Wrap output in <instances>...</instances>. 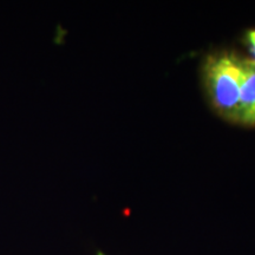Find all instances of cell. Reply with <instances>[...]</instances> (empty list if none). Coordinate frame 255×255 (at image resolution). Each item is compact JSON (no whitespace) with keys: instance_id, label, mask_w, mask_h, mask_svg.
Masks as SVG:
<instances>
[{"instance_id":"obj_2","label":"cell","mask_w":255,"mask_h":255,"mask_svg":"<svg viewBox=\"0 0 255 255\" xmlns=\"http://www.w3.org/2000/svg\"><path fill=\"white\" fill-rule=\"evenodd\" d=\"M242 85L238 122L255 126V60L242 58Z\"/></svg>"},{"instance_id":"obj_1","label":"cell","mask_w":255,"mask_h":255,"mask_svg":"<svg viewBox=\"0 0 255 255\" xmlns=\"http://www.w3.org/2000/svg\"><path fill=\"white\" fill-rule=\"evenodd\" d=\"M242 58L232 52H218L207 58L203 68L206 89L221 116L237 121L240 110Z\"/></svg>"},{"instance_id":"obj_3","label":"cell","mask_w":255,"mask_h":255,"mask_svg":"<svg viewBox=\"0 0 255 255\" xmlns=\"http://www.w3.org/2000/svg\"><path fill=\"white\" fill-rule=\"evenodd\" d=\"M247 41H248V45H250V49L252 51V53H253L254 60H255V30L248 31Z\"/></svg>"}]
</instances>
